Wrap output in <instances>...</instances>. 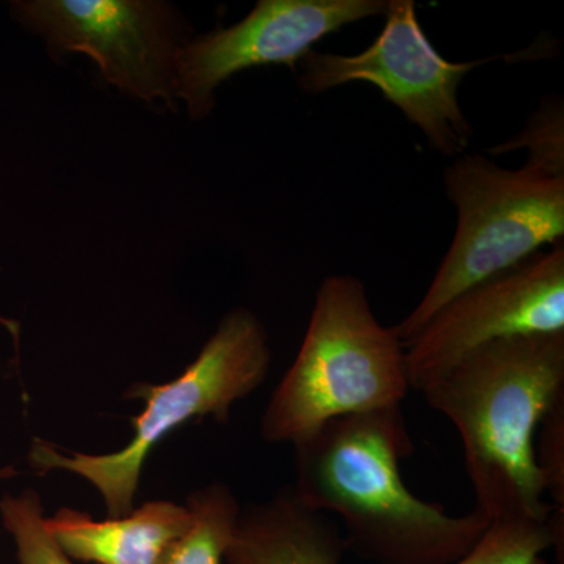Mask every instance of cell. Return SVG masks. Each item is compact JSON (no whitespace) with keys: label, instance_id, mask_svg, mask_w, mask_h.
I'll use <instances>...</instances> for the list:
<instances>
[{"label":"cell","instance_id":"7c38bea8","mask_svg":"<svg viewBox=\"0 0 564 564\" xmlns=\"http://www.w3.org/2000/svg\"><path fill=\"white\" fill-rule=\"evenodd\" d=\"M193 525L174 544L165 564H221L231 543L240 507L232 489L225 484H212L187 497Z\"/></svg>","mask_w":564,"mask_h":564},{"label":"cell","instance_id":"6da1fadb","mask_svg":"<svg viewBox=\"0 0 564 564\" xmlns=\"http://www.w3.org/2000/svg\"><path fill=\"white\" fill-rule=\"evenodd\" d=\"M402 406L345 415L293 444L303 503L344 522L348 552L372 564H454L491 521L474 510L445 513L403 484L400 463L413 455Z\"/></svg>","mask_w":564,"mask_h":564},{"label":"cell","instance_id":"8fae6325","mask_svg":"<svg viewBox=\"0 0 564 564\" xmlns=\"http://www.w3.org/2000/svg\"><path fill=\"white\" fill-rule=\"evenodd\" d=\"M347 552L339 524L285 486L267 502L240 511L225 563L340 564Z\"/></svg>","mask_w":564,"mask_h":564},{"label":"cell","instance_id":"277c9868","mask_svg":"<svg viewBox=\"0 0 564 564\" xmlns=\"http://www.w3.org/2000/svg\"><path fill=\"white\" fill-rule=\"evenodd\" d=\"M272 348L262 322L247 307L229 311L195 361L163 384L135 383L124 399L141 400L144 411L131 419L132 440L120 451L104 455L62 452L35 437L29 464L39 475L66 470L79 475L101 494L107 518L133 511L141 473L151 452L185 423L214 417L228 423L234 403L247 399L269 377Z\"/></svg>","mask_w":564,"mask_h":564},{"label":"cell","instance_id":"ba28073f","mask_svg":"<svg viewBox=\"0 0 564 564\" xmlns=\"http://www.w3.org/2000/svg\"><path fill=\"white\" fill-rule=\"evenodd\" d=\"M555 333H564L563 242L445 304L404 347L408 381L422 391L481 345Z\"/></svg>","mask_w":564,"mask_h":564},{"label":"cell","instance_id":"9a60e30c","mask_svg":"<svg viewBox=\"0 0 564 564\" xmlns=\"http://www.w3.org/2000/svg\"><path fill=\"white\" fill-rule=\"evenodd\" d=\"M540 426L536 464L545 494H551L554 507L564 510V399L544 415Z\"/></svg>","mask_w":564,"mask_h":564},{"label":"cell","instance_id":"8992f818","mask_svg":"<svg viewBox=\"0 0 564 564\" xmlns=\"http://www.w3.org/2000/svg\"><path fill=\"white\" fill-rule=\"evenodd\" d=\"M13 20L54 57L84 54L106 84L152 106L177 107L176 58L192 39L165 0H14Z\"/></svg>","mask_w":564,"mask_h":564},{"label":"cell","instance_id":"30bf717a","mask_svg":"<svg viewBox=\"0 0 564 564\" xmlns=\"http://www.w3.org/2000/svg\"><path fill=\"white\" fill-rule=\"evenodd\" d=\"M192 525L191 510L170 500H150L124 518L104 521L69 507L44 518L63 554L93 564H165Z\"/></svg>","mask_w":564,"mask_h":564},{"label":"cell","instance_id":"4fadbf2b","mask_svg":"<svg viewBox=\"0 0 564 564\" xmlns=\"http://www.w3.org/2000/svg\"><path fill=\"white\" fill-rule=\"evenodd\" d=\"M564 510L555 508L547 522H492L484 536L454 564H547L544 552L555 549L563 564Z\"/></svg>","mask_w":564,"mask_h":564},{"label":"cell","instance_id":"9c48e42d","mask_svg":"<svg viewBox=\"0 0 564 564\" xmlns=\"http://www.w3.org/2000/svg\"><path fill=\"white\" fill-rule=\"evenodd\" d=\"M388 0H259L231 28L192 36L176 58V99L192 121L206 120L217 90L242 70L265 65L299 68L314 44L369 17Z\"/></svg>","mask_w":564,"mask_h":564},{"label":"cell","instance_id":"52a82bcc","mask_svg":"<svg viewBox=\"0 0 564 564\" xmlns=\"http://www.w3.org/2000/svg\"><path fill=\"white\" fill-rule=\"evenodd\" d=\"M384 17L380 36L361 54L307 52L299 65L300 87L321 95L351 82L372 84L425 133L434 150L462 155L474 132L459 107L458 87L486 61H445L423 33L413 0H389Z\"/></svg>","mask_w":564,"mask_h":564},{"label":"cell","instance_id":"e0dca14e","mask_svg":"<svg viewBox=\"0 0 564 564\" xmlns=\"http://www.w3.org/2000/svg\"><path fill=\"white\" fill-rule=\"evenodd\" d=\"M0 326L6 328L11 336L18 337V334H20V323L11 321V318L2 317V315H0Z\"/></svg>","mask_w":564,"mask_h":564},{"label":"cell","instance_id":"2e32d148","mask_svg":"<svg viewBox=\"0 0 564 564\" xmlns=\"http://www.w3.org/2000/svg\"><path fill=\"white\" fill-rule=\"evenodd\" d=\"M516 147H527L532 151L527 165L554 176H564L562 109L555 107V109L541 110L536 120L530 122L529 129L522 133V139H519V144Z\"/></svg>","mask_w":564,"mask_h":564},{"label":"cell","instance_id":"3957f363","mask_svg":"<svg viewBox=\"0 0 564 564\" xmlns=\"http://www.w3.org/2000/svg\"><path fill=\"white\" fill-rule=\"evenodd\" d=\"M404 347L375 317L358 278L334 274L315 295L295 361L263 411L267 443L296 444L333 419L402 406L410 392Z\"/></svg>","mask_w":564,"mask_h":564},{"label":"cell","instance_id":"5b68a950","mask_svg":"<svg viewBox=\"0 0 564 564\" xmlns=\"http://www.w3.org/2000/svg\"><path fill=\"white\" fill-rule=\"evenodd\" d=\"M444 181L458 226L422 302L392 328L403 347L467 289L514 269L545 243L563 242L564 176L529 165L505 170L473 154L448 165Z\"/></svg>","mask_w":564,"mask_h":564},{"label":"cell","instance_id":"7a4b0ae2","mask_svg":"<svg viewBox=\"0 0 564 564\" xmlns=\"http://www.w3.org/2000/svg\"><path fill=\"white\" fill-rule=\"evenodd\" d=\"M462 436L475 510L492 522H547L534 436L564 399V333L494 340L421 391Z\"/></svg>","mask_w":564,"mask_h":564},{"label":"cell","instance_id":"5bb4252c","mask_svg":"<svg viewBox=\"0 0 564 564\" xmlns=\"http://www.w3.org/2000/svg\"><path fill=\"white\" fill-rule=\"evenodd\" d=\"M44 518L43 500L35 489L0 497V519L13 540L18 564H76L52 540Z\"/></svg>","mask_w":564,"mask_h":564}]
</instances>
